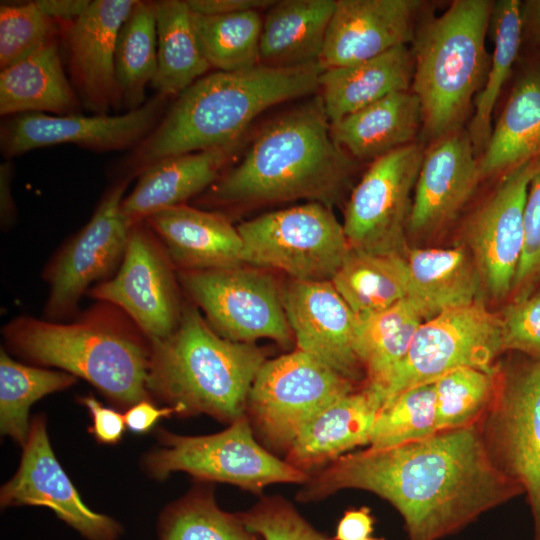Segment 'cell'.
<instances>
[{
	"mask_svg": "<svg viewBox=\"0 0 540 540\" xmlns=\"http://www.w3.org/2000/svg\"><path fill=\"white\" fill-rule=\"evenodd\" d=\"M344 489L373 493L401 515L408 540H440L524 495L491 459L479 422L407 444L344 454L309 475L298 493L315 501Z\"/></svg>",
	"mask_w": 540,
	"mask_h": 540,
	"instance_id": "cell-1",
	"label": "cell"
},
{
	"mask_svg": "<svg viewBox=\"0 0 540 540\" xmlns=\"http://www.w3.org/2000/svg\"><path fill=\"white\" fill-rule=\"evenodd\" d=\"M353 167V158L331 136L318 94L268 122L203 200L213 206H245L301 199L332 208Z\"/></svg>",
	"mask_w": 540,
	"mask_h": 540,
	"instance_id": "cell-2",
	"label": "cell"
},
{
	"mask_svg": "<svg viewBox=\"0 0 540 540\" xmlns=\"http://www.w3.org/2000/svg\"><path fill=\"white\" fill-rule=\"evenodd\" d=\"M318 62L296 67L258 64L204 75L178 95L152 132L123 163L124 178L173 155L239 144L250 123L268 108L319 90Z\"/></svg>",
	"mask_w": 540,
	"mask_h": 540,
	"instance_id": "cell-3",
	"label": "cell"
},
{
	"mask_svg": "<svg viewBox=\"0 0 540 540\" xmlns=\"http://www.w3.org/2000/svg\"><path fill=\"white\" fill-rule=\"evenodd\" d=\"M2 335L16 356L86 380L119 409L151 399L146 388L150 341L109 303L97 301L64 322L21 315L4 325Z\"/></svg>",
	"mask_w": 540,
	"mask_h": 540,
	"instance_id": "cell-4",
	"label": "cell"
},
{
	"mask_svg": "<svg viewBox=\"0 0 540 540\" xmlns=\"http://www.w3.org/2000/svg\"><path fill=\"white\" fill-rule=\"evenodd\" d=\"M253 343L226 339L193 304L183 303L175 330L150 341L146 388L178 416L205 414L229 423L246 414L254 379L266 361Z\"/></svg>",
	"mask_w": 540,
	"mask_h": 540,
	"instance_id": "cell-5",
	"label": "cell"
},
{
	"mask_svg": "<svg viewBox=\"0 0 540 540\" xmlns=\"http://www.w3.org/2000/svg\"><path fill=\"white\" fill-rule=\"evenodd\" d=\"M493 7L490 0H455L415 32L411 91L433 141L461 130L485 83L491 61L485 38Z\"/></svg>",
	"mask_w": 540,
	"mask_h": 540,
	"instance_id": "cell-6",
	"label": "cell"
},
{
	"mask_svg": "<svg viewBox=\"0 0 540 540\" xmlns=\"http://www.w3.org/2000/svg\"><path fill=\"white\" fill-rule=\"evenodd\" d=\"M160 446L142 458L143 470L155 480L185 472L200 482H223L261 494L275 483L304 484L309 473L276 457L256 439L246 414L218 433L184 436L163 428Z\"/></svg>",
	"mask_w": 540,
	"mask_h": 540,
	"instance_id": "cell-7",
	"label": "cell"
},
{
	"mask_svg": "<svg viewBox=\"0 0 540 540\" xmlns=\"http://www.w3.org/2000/svg\"><path fill=\"white\" fill-rule=\"evenodd\" d=\"M479 426L494 464L523 489L533 537L540 540V359L519 354L499 365L495 393Z\"/></svg>",
	"mask_w": 540,
	"mask_h": 540,
	"instance_id": "cell-8",
	"label": "cell"
},
{
	"mask_svg": "<svg viewBox=\"0 0 540 540\" xmlns=\"http://www.w3.org/2000/svg\"><path fill=\"white\" fill-rule=\"evenodd\" d=\"M244 264L297 281H331L349 249L332 208L319 203L272 211L237 226Z\"/></svg>",
	"mask_w": 540,
	"mask_h": 540,
	"instance_id": "cell-9",
	"label": "cell"
},
{
	"mask_svg": "<svg viewBox=\"0 0 540 540\" xmlns=\"http://www.w3.org/2000/svg\"><path fill=\"white\" fill-rule=\"evenodd\" d=\"M355 384L299 349L266 360L250 389L246 416L271 452L287 453L304 425Z\"/></svg>",
	"mask_w": 540,
	"mask_h": 540,
	"instance_id": "cell-10",
	"label": "cell"
},
{
	"mask_svg": "<svg viewBox=\"0 0 540 540\" xmlns=\"http://www.w3.org/2000/svg\"><path fill=\"white\" fill-rule=\"evenodd\" d=\"M501 352L500 315L489 311L482 300L443 311L416 330L406 356L382 390L383 404L408 388L433 383L460 367L494 370Z\"/></svg>",
	"mask_w": 540,
	"mask_h": 540,
	"instance_id": "cell-11",
	"label": "cell"
},
{
	"mask_svg": "<svg viewBox=\"0 0 540 540\" xmlns=\"http://www.w3.org/2000/svg\"><path fill=\"white\" fill-rule=\"evenodd\" d=\"M243 265L179 271L178 281L222 337L243 343L260 338L289 347L294 341L282 290L260 269Z\"/></svg>",
	"mask_w": 540,
	"mask_h": 540,
	"instance_id": "cell-12",
	"label": "cell"
},
{
	"mask_svg": "<svg viewBox=\"0 0 540 540\" xmlns=\"http://www.w3.org/2000/svg\"><path fill=\"white\" fill-rule=\"evenodd\" d=\"M130 179L121 177L106 190L87 224L45 267L43 278L49 290L43 318L71 320L91 284L109 279L119 268L133 224L121 210Z\"/></svg>",
	"mask_w": 540,
	"mask_h": 540,
	"instance_id": "cell-13",
	"label": "cell"
},
{
	"mask_svg": "<svg viewBox=\"0 0 540 540\" xmlns=\"http://www.w3.org/2000/svg\"><path fill=\"white\" fill-rule=\"evenodd\" d=\"M174 265L146 224H132L122 262L109 279L95 284L88 295L124 312L148 338L159 340L178 325L179 299Z\"/></svg>",
	"mask_w": 540,
	"mask_h": 540,
	"instance_id": "cell-14",
	"label": "cell"
},
{
	"mask_svg": "<svg viewBox=\"0 0 540 540\" xmlns=\"http://www.w3.org/2000/svg\"><path fill=\"white\" fill-rule=\"evenodd\" d=\"M424 148L414 142L374 161L352 190L342 223L351 248L403 254Z\"/></svg>",
	"mask_w": 540,
	"mask_h": 540,
	"instance_id": "cell-15",
	"label": "cell"
},
{
	"mask_svg": "<svg viewBox=\"0 0 540 540\" xmlns=\"http://www.w3.org/2000/svg\"><path fill=\"white\" fill-rule=\"evenodd\" d=\"M540 163L524 162L503 174L466 222L464 239L482 288L494 299L511 295L524 245V208Z\"/></svg>",
	"mask_w": 540,
	"mask_h": 540,
	"instance_id": "cell-16",
	"label": "cell"
},
{
	"mask_svg": "<svg viewBox=\"0 0 540 540\" xmlns=\"http://www.w3.org/2000/svg\"><path fill=\"white\" fill-rule=\"evenodd\" d=\"M167 98L155 94L139 108L121 115L19 114L2 124L1 152L12 158L58 144L98 152L135 148L162 119Z\"/></svg>",
	"mask_w": 540,
	"mask_h": 540,
	"instance_id": "cell-17",
	"label": "cell"
},
{
	"mask_svg": "<svg viewBox=\"0 0 540 540\" xmlns=\"http://www.w3.org/2000/svg\"><path fill=\"white\" fill-rule=\"evenodd\" d=\"M1 507L44 506L88 540H118L122 526L91 510L58 462L51 447L46 418L31 419L18 469L0 490Z\"/></svg>",
	"mask_w": 540,
	"mask_h": 540,
	"instance_id": "cell-18",
	"label": "cell"
},
{
	"mask_svg": "<svg viewBox=\"0 0 540 540\" xmlns=\"http://www.w3.org/2000/svg\"><path fill=\"white\" fill-rule=\"evenodd\" d=\"M282 296L297 349L354 384L365 380L354 350L356 315L331 281L290 279Z\"/></svg>",
	"mask_w": 540,
	"mask_h": 540,
	"instance_id": "cell-19",
	"label": "cell"
},
{
	"mask_svg": "<svg viewBox=\"0 0 540 540\" xmlns=\"http://www.w3.org/2000/svg\"><path fill=\"white\" fill-rule=\"evenodd\" d=\"M136 0H94L73 23L64 41L71 83L81 106L96 115L121 108L114 58L119 30Z\"/></svg>",
	"mask_w": 540,
	"mask_h": 540,
	"instance_id": "cell-20",
	"label": "cell"
},
{
	"mask_svg": "<svg viewBox=\"0 0 540 540\" xmlns=\"http://www.w3.org/2000/svg\"><path fill=\"white\" fill-rule=\"evenodd\" d=\"M418 0H336L319 65L355 64L412 42Z\"/></svg>",
	"mask_w": 540,
	"mask_h": 540,
	"instance_id": "cell-21",
	"label": "cell"
},
{
	"mask_svg": "<svg viewBox=\"0 0 540 540\" xmlns=\"http://www.w3.org/2000/svg\"><path fill=\"white\" fill-rule=\"evenodd\" d=\"M481 180L478 157L467 131H454L424 150L407 229L429 234L450 222Z\"/></svg>",
	"mask_w": 540,
	"mask_h": 540,
	"instance_id": "cell-22",
	"label": "cell"
},
{
	"mask_svg": "<svg viewBox=\"0 0 540 540\" xmlns=\"http://www.w3.org/2000/svg\"><path fill=\"white\" fill-rule=\"evenodd\" d=\"M144 221L179 271L244 265L241 235L220 213L182 204L161 210Z\"/></svg>",
	"mask_w": 540,
	"mask_h": 540,
	"instance_id": "cell-23",
	"label": "cell"
},
{
	"mask_svg": "<svg viewBox=\"0 0 540 540\" xmlns=\"http://www.w3.org/2000/svg\"><path fill=\"white\" fill-rule=\"evenodd\" d=\"M382 405L380 392L367 385L335 400L304 425L285 461L308 473L358 446H368Z\"/></svg>",
	"mask_w": 540,
	"mask_h": 540,
	"instance_id": "cell-24",
	"label": "cell"
},
{
	"mask_svg": "<svg viewBox=\"0 0 540 540\" xmlns=\"http://www.w3.org/2000/svg\"><path fill=\"white\" fill-rule=\"evenodd\" d=\"M239 144L163 158L139 175L121 203L131 223L186 201L209 189L238 150Z\"/></svg>",
	"mask_w": 540,
	"mask_h": 540,
	"instance_id": "cell-25",
	"label": "cell"
},
{
	"mask_svg": "<svg viewBox=\"0 0 540 540\" xmlns=\"http://www.w3.org/2000/svg\"><path fill=\"white\" fill-rule=\"evenodd\" d=\"M406 299L422 319L472 304L482 288L473 257L466 247L413 248L406 251Z\"/></svg>",
	"mask_w": 540,
	"mask_h": 540,
	"instance_id": "cell-26",
	"label": "cell"
},
{
	"mask_svg": "<svg viewBox=\"0 0 540 540\" xmlns=\"http://www.w3.org/2000/svg\"><path fill=\"white\" fill-rule=\"evenodd\" d=\"M413 73V55L406 45L355 64L323 70L318 92L330 124L390 94L409 91Z\"/></svg>",
	"mask_w": 540,
	"mask_h": 540,
	"instance_id": "cell-27",
	"label": "cell"
},
{
	"mask_svg": "<svg viewBox=\"0 0 540 540\" xmlns=\"http://www.w3.org/2000/svg\"><path fill=\"white\" fill-rule=\"evenodd\" d=\"M421 124L419 99L409 90L390 94L330 128L334 142L351 158L374 161L414 143Z\"/></svg>",
	"mask_w": 540,
	"mask_h": 540,
	"instance_id": "cell-28",
	"label": "cell"
},
{
	"mask_svg": "<svg viewBox=\"0 0 540 540\" xmlns=\"http://www.w3.org/2000/svg\"><path fill=\"white\" fill-rule=\"evenodd\" d=\"M81 103L68 80L57 38L0 72L2 116L45 113L79 114Z\"/></svg>",
	"mask_w": 540,
	"mask_h": 540,
	"instance_id": "cell-29",
	"label": "cell"
},
{
	"mask_svg": "<svg viewBox=\"0 0 540 540\" xmlns=\"http://www.w3.org/2000/svg\"><path fill=\"white\" fill-rule=\"evenodd\" d=\"M336 0L275 1L263 18L259 63L296 67L319 61Z\"/></svg>",
	"mask_w": 540,
	"mask_h": 540,
	"instance_id": "cell-30",
	"label": "cell"
},
{
	"mask_svg": "<svg viewBox=\"0 0 540 540\" xmlns=\"http://www.w3.org/2000/svg\"><path fill=\"white\" fill-rule=\"evenodd\" d=\"M540 156V71L522 77L478 158L481 180Z\"/></svg>",
	"mask_w": 540,
	"mask_h": 540,
	"instance_id": "cell-31",
	"label": "cell"
},
{
	"mask_svg": "<svg viewBox=\"0 0 540 540\" xmlns=\"http://www.w3.org/2000/svg\"><path fill=\"white\" fill-rule=\"evenodd\" d=\"M157 69L151 86L156 94L177 97L211 68L200 48L192 11L186 1H154Z\"/></svg>",
	"mask_w": 540,
	"mask_h": 540,
	"instance_id": "cell-32",
	"label": "cell"
},
{
	"mask_svg": "<svg viewBox=\"0 0 540 540\" xmlns=\"http://www.w3.org/2000/svg\"><path fill=\"white\" fill-rule=\"evenodd\" d=\"M331 283L356 316L383 311L407 297L405 254L350 247Z\"/></svg>",
	"mask_w": 540,
	"mask_h": 540,
	"instance_id": "cell-33",
	"label": "cell"
},
{
	"mask_svg": "<svg viewBox=\"0 0 540 540\" xmlns=\"http://www.w3.org/2000/svg\"><path fill=\"white\" fill-rule=\"evenodd\" d=\"M423 321L407 299L383 311L356 316L354 350L365 373L364 385L377 389L382 396Z\"/></svg>",
	"mask_w": 540,
	"mask_h": 540,
	"instance_id": "cell-34",
	"label": "cell"
},
{
	"mask_svg": "<svg viewBox=\"0 0 540 540\" xmlns=\"http://www.w3.org/2000/svg\"><path fill=\"white\" fill-rule=\"evenodd\" d=\"M491 21L495 36L494 51L485 83L474 99V111L467 129L478 158L491 136L493 111L520 48L523 31L520 1L500 0L494 2Z\"/></svg>",
	"mask_w": 540,
	"mask_h": 540,
	"instance_id": "cell-35",
	"label": "cell"
},
{
	"mask_svg": "<svg viewBox=\"0 0 540 540\" xmlns=\"http://www.w3.org/2000/svg\"><path fill=\"white\" fill-rule=\"evenodd\" d=\"M157 69V31L154 1H136L117 37L114 71L121 106L141 107L148 83Z\"/></svg>",
	"mask_w": 540,
	"mask_h": 540,
	"instance_id": "cell-36",
	"label": "cell"
},
{
	"mask_svg": "<svg viewBox=\"0 0 540 540\" xmlns=\"http://www.w3.org/2000/svg\"><path fill=\"white\" fill-rule=\"evenodd\" d=\"M77 377L62 371L31 366L0 351V429L21 447L30 430V407L41 398L70 388Z\"/></svg>",
	"mask_w": 540,
	"mask_h": 540,
	"instance_id": "cell-37",
	"label": "cell"
},
{
	"mask_svg": "<svg viewBox=\"0 0 540 540\" xmlns=\"http://www.w3.org/2000/svg\"><path fill=\"white\" fill-rule=\"evenodd\" d=\"M157 534L159 540H263L244 526L238 513L220 509L204 482L164 508Z\"/></svg>",
	"mask_w": 540,
	"mask_h": 540,
	"instance_id": "cell-38",
	"label": "cell"
},
{
	"mask_svg": "<svg viewBox=\"0 0 540 540\" xmlns=\"http://www.w3.org/2000/svg\"><path fill=\"white\" fill-rule=\"evenodd\" d=\"M258 10L224 15H199L192 12L193 27L210 67L233 72L250 69L259 63L263 18Z\"/></svg>",
	"mask_w": 540,
	"mask_h": 540,
	"instance_id": "cell-39",
	"label": "cell"
},
{
	"mask_svg": "<svg viewBox=\"0 0 540 540\" xmlns=\"http://www.w3.org/2000/svg\"><path fill=\"white\" fill-rule=\"evenodd\" d=\"M439 432L433 383L408 388L380 408L368 448L385 449L418 441Z\"/></svg>",
	"mask_w": 540,
	"mask_h": 540,
	"instance_id": "cell-40",
	"label": "cell"
},
{
	"mask_svg": "<svg viewBox=\"0 0 540 540\" xmlns=\"http://www.w3.org/2000/svg\"><path fill=\"white\" fill-rule=\"evenodd\" d=\"M498 368L460 367L433 382L439 431L468 427L482 419L495 393Z\"/></svg>",
	"mask_w": 540,
	"mask_h": 540,
	"instance_id": "cell-41",
	"label": "cell"
},
{
	"mask_svg": "<svg viewBox=\"0 0 540 540\" xmlns=\"http://www.w3.org/2000/svg\"><path fill=\"white\" fill-rule=\"evenodd\" d=\"M59 24L35 1L0 6V68L5 69L56 39Z\"/></svg>",
	"mask_w": 540,
	"mask_h": 540,
	"instance_id": "cell-42",
	"label": "cell"
},
{
	"mask_svg": "<svg viewBox=\"0 0 540 540\" xmlns=\"http://www.w3.org/2000/svg\"><path fill=\"white\" fill-rule=\"evenodd\" d=\"M238 515L244 526L263 540H333L314 529L281 496L262 497Z\"/></svg>",
	"mask_w": 540,
	"mask_h": 540,
	"instance_id": "cell-43",
	"label": "cell"
},
{
	"mask_svg": "<svg viewBox=\"0 0 540 540\" xmlns=\"http://www.w3.org/2000/svg\"><path fill=\"white\" fill-rule=\"evenodd\" d=\"M540 285V165L527 192L524 208V245L512 287V300L529 296Z\"/></svg>",
	"mask_w": 540,
	"mask_h": 540,
	"instance_id": "cell-44",
	"label": "cell"
},
{
	"mask_svg": "<svg viewBox=\"0 0 540 540\" xmlns=\"http://www.w3.org/2000/svg\"><path fill=\"white\" fill-rule=\"evenodd\" d=\"M500 319L503 351L540 359V289L511 300Z\"/></svg>",
	"mask_w": 540,
	"mask_h": 540,
	"instance_id": "cell-45",
	"label": "cell"
},
{
	"mask_svg": "<svg viewBox=\"0 0 540 540\" xmlns=\"http://www.w3.org/2000/svg\"><path fill=\"white\" fill-rule=\"evenodd\" d=\"M78 402L88 410L91 418L88 432L98 443L114 445L122 439L127 429L124 413L103 405L92 394L78 397Z\"/></svg>",
	"mask_w": 540,
	"mask_h": 540,
	"instance_id": "cell-46",
	"label": "cell"
},
{
	"mask_svg": "<svg viewBox=\"0 0 540 540\" xmlns=\"http://www.w3.org/2000/svg\"><path fill=\"white\" fill-rule=\"evenodd\" d=\"M173 415H178L176 407H158L151 399L142 400L124 412L126 427L135 434H146L155 427L160 419Z\"/></svg>",
	"mask_w": 540,
	"mask_h": 540,
	"instance_id": "cell-47",
	"label": "cell"
},
{
	"mask_svg": "<svg viewBox=\"0 0 540 540\" xmlns=\"http://www.w3.org/2000/svg\"><path fill=\"white\" fill-rule=\"evenodd\" d=\"M375 518L366 507L350 508L339 520L334 540H363L374 531Z\"/></svg>",
	"mask_w": 540,
	"mask_h": 540,
	"instance_id": "cell-48",
	"label": "cell"
},
{
	"mask_svg": "<svg viewBox=\"0 0 540 540\" xmlns=\"http://www.w3.org/2000/svg\"><path fill=\"white\" fill-rule=\"evenodd\" d=\"M190 10L199 15H224L269 8L271 0H186Z\"/></svg>",
	"mask_w": 540,
	"mask_h": 540,
	"instance_id": "cell-49",
	"label": "cell"
},
{
	"mask_svg": "<svg viewBox=\"0 0 540 540\" xmlns=\"http://www.w3.org/2000/svg\"><path fill=\"white\" fill-rule=\"evenodd\" d=\"M37 6L49 18L65 27L77 20L88 8L90 0H37Z\"/></svg>",
	"mask_w": 540,
	"mask_h": 540,
	"instance_id": "cell-50",
	"label": "cell"
},
{
	"mask_svg": "<svg viewBox=\"0 0 540 540\" xmlns=\"http://www.w3.org/2000/svg\"><path fill=\"white\" fill-rule=\"evenodd\" d=\"M13 165L6 161L0 165V220L2 228L15 221L16 208L12 196Z\"/></svg>",
	"mask_w": 540,
	"mask_h": 540,
	"instance_id": "cell-51",
	"label": "cell"
},
{
	"mask_svg": "<svg viewBox=\"0 0 540 540\" xmlns=\"http://www.w3.org/2000/svg\"><path fill=\"white\" fill-rule=\"evenodd\" d=\"M528 7L532 24L540 32V0L529 2Z\"/></svg>",
	"mask_w": 540,
	"mask_h": 540,
	"instance_id": "cell-52",
	"label": "cell"
},
{
	"mask_svg": "<svg viewBox=\"0 0 540 540\" xmlns=\"http://www.w3.org/2000/svg\"><path fill=\"white\" fill-rule=\"evenodd\" d=\"M363 540H385V539L382 538V537H371V536H370V537H367V538H365V539H363Z\"/></svg>",
	"mask_w": 540,
	"mask_h": 540,
	"instance_id": "cell-53",
	"label": "cell"
}]
</instances>
